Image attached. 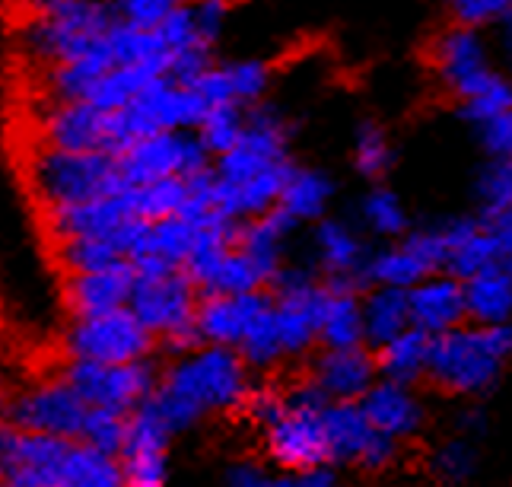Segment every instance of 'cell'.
I'll return each mask as SVG.
<instances>
[{
    "instance_id": "obj_33",
    "label": "cell",
    "mask_w": 512,
    "mask_h": 487,
    "mask_svg": "<svg viewBox=\"0 0 512 487\" xmlns=\"http://www.w3.org/2000/svg\"><path fill=\"white\" fill-rule=\"evenodd\" d=\"M315 246H319V258L322 265L334 274V277H350L363 265V246L360 239L353 236L350 226L338 223V220H325L315 233Z\"/></svg>"
},
{
    "instance_id": "obj_10",
    "label": "cell",
    "mask_w": 512,
    "mask_h": 487,
    "mask_svg": "<svg viewBox=\"0 0 512 487\" xmlns=\"http://www.w3.org/2000/svg\"><path fill=\"white\" fill-rule=\"evenodd\" d=\"M207 150L198 131H166L137 141L118 156L121 176L128 188H140L163 179H191L207 166Z\"/></svg>"
},
{
    "instance_id": "obj_47",
    "label": "cell",
    "mask_w": 512,
    "mask_h": 487,
    "mask_svg": "<svg viewBox=\"0 0 512 487\" xmlns=\"http://www.w3.org/2000/svg\"><path fill=\"white\" fill-rule=\"evenodd\" d=\"M481 134H484V147L490 150L493 160H512V109L500 118L487 121Z\"/></svg>"
},
{
    "instance_id": "obj_1",
    "label": "cell",
    "mask_w": 512,
    "mask_h": 487,
    "mask_svg": "<svg viewBox=\"0 0 512 487\" xmlns=\"http://www.w3.org/2000/svg\"><path fill=\"white\" fill-rule=\"evenodd\" d=\"M293 166L287 163V131L274 112H252L242 141L220 156L217 207L233 220L268 217L277 211Z\"/></svg>"
},
{
    "instance_id": "obj_12",
    "label": "cell",
    "mask_w": 512,
    "mask_h": 487,
    "mask_svg": "<svg viewBox=\"0 0 512 487\" xmlns=\"http://www.w3.org/2000/svg\"><path fill=\"white\" fill-rule=\"evenodd\" d=\"M39 147H55L70 153H112L115 147V118L86 102L67 106H45L39 118Z\"/></svg>"
},
{
    "instance_id": "obj_20",
    "label": "cell",
    "mask_w": 512,
    "mask_h": 487,
    "mask_svg": "<svg viewBox=\"0 0 512 487\" xmlns=\"http://www.w3.org/2000/svg\"><path fill=\"white\" fill-rule=\"evenodd\" d=\"M408 300L411 325L430 338L449 335L455 328H462V322L468 319L465 284L455 281V277H427V281L408 293Z\"/></svg>"
},
{
    "instance_id": "obj_54",
    "label": "cell",
    "mask_w": 512,
    "mask_h": 487,
    "mask_svg": "<svg viewBox=\"0 0 512 487\" xmlns=\"http://www.w3.org/2000/svg\"><path fill=\"white\" fill-rule=\"evenodd\" d=\"M0 487H7V484H0Z\"/></svg>"
},
{
    "instance_id": "obj_26",
    "label": "cell",
    "mask_w": 512,
    "mask_h": 487,
    "mask_svg": "<svg viewBox=\"0 0 512 487\" xmlns=\"http://www.w3.org/2000/svg\"><path fill=\"white\" fill-rule=\"evenodd\" d=\"M325 433H328V452L331 459L341 462H363L369 443L376 440V430L360 405H328L325 411Z\"/></svg>"
},
{
    "instance_id": "obj_17",
    "label": "cell",
    "mask_w": 512,
    "mask_h": 487,
    "mask_svg": "<svg viewBox=\"0 0 512 487\" xmlns=\"http://www.w3.org/2000/svg\"><path fill=\"white\" fill-rule=\"evenodd\" d=\"M433 61L439 77H443V83L458 99H465L474 86H481L493 74L484 39L478 36V29L468 26H455L443 32L433 48Z\"/></svg>"
},
{
    "instance_id": "obj_6",
    "label": "cell",
    "mask_w": 512,
    "mask_h": 487,
    "mask_svg": "<svg viewBox=\"0 0 512 487\" xmlns=\"http://www.w3.org/2000/svg\"><path fill=\"white\" fill-rule=\"evenodd\" d=\"M185 271L137 274L131 293V312L153 338H163L172 347H191L198 338V297Z\"/></svg>"
},
{
    "instance_id": "obj_2",
    "label": "cell",
    "mask_w": 512,
    "mask_h": 487,
    "mask_svg": "<svg viewBox=\"0 0 512 487\" xmlns=\"http://www.w3.org/2000/svg\"><path fill=\"white\" fill-rule=\"evenodd\" d=\"M245 398H249V373L242 354L207 344L175 363L150 402L175 433L198 424L207 411L239 408Z\"/></svg>"
},
{
    "instance_id": "obj_23",
    "label": "cell",
    "mask_w": 512,
    "mask_h": 487,
    "mask_svg": "<svg viewBox=\"0 0 512 487\" xmlns=\"http://www.w3.org/2000/svg\"><path fill=\"white\" fill-rule=\"evenodd\" d=\"M360 408L366 411L373 430L388 440H395V443L411 437V433L420 427V417H423L417 398L408 392V386H401V382H392V379H385V382H379V386L369 389L366 398L360 402Z\"/></svg>"
},
{
    "instance_id": "obj_25",
    "label": "cell",
    "mask_w": 512,
    "mask_h": 487,
    "mask_svg": "<svg viewBox=\"0 0 512 487\" xmlns=\"http://www.w3.org/2000/svg\"><path fill=\"white\" fill-rule=\"evenodd\" d=\"M319 341L328 351H344V347H360L366 341L363 325V303L353 297L347 287L325 290L322 319H319Z\"/></svg>"
},
{
    "instance_id": "obj_35",
    "label": "cell",
    "mask_w": 512,
    "mask_h": 487,
    "mask_svg": "<svg viewBox=\"0 0 512 487\" xmlns=\"http://www.w3.org/2000/svg\"><path fill=\"white\" fill-rule=\"evenodd\" d=\"M462 109L474 125L484 128L487 121L500 118L512 109V80L493 71L481 86H474V90L462 99Z\"/></svg>"
},
{
    "instance_id": "obj_13",
    "label": "cell",
    "mask_w": 512,
    "mask_h": 487,
    "mask_svg": "<svg viewBox=\"0 0 512 487\" xmlns=\"http://www.w3.org/2000/svg\"><path fill=\"white\" fill-rule=\"evenodd\" d=\"M172 427L163 421L153 402L140 405L128 414V437L121 449V465H125V487H166V446Z\"/></svg>"
},
{
    "instance_id": "obj_28",
    "label": "cell",
    "mask_w": 512,
    "mask_h": 487,
    "mask_svg": "<svg viewBox=\"0 0 512 487\" xmlns=\"http://www.w3.org/2000/svg\"><path fill=\"white\" fill-rule=\"evenodd\" d=\"M363 325H366V341H373L376 347L395 341L404 335L411 325V300L404 290L379 287L373 297H366L363 303Z\"/></svg>"
},
{
    "instance_id": "obj_5",
    "label": "cell",
    "mask_w": 512,
    "mask_h": 487,
    "mask_svg": "<svg viewBox=\"0 0 512 487\" xmlns=\"http://www.w3.org/2000/svg\"><path fill=\"white\" fill-rule=\"evenodd\" d=\"M512 357V325H471L433 338L430 373L449 392H481L493 386Z\"/></svg>"
},
{
    "instance_id": "obj_44",
    "label": "cell",
    "mask_w": 512,
    "mask_h": 487,
    "mask_svg": "<svg viewBox=\"0 0 512 487\" xmlns=\"http://www.w3.org/2000/svg\"><path fill=\"white\" fill-rule=\"evenodd\" d=\"M160 32V39L166 42V48L172 51V55H179V51L191 48V45H207L201 42L198 36V26H194V16H191V4H182L179 10H172L166 16V23L156 29Z\"/></svg>"
},
{
    "instance_id": "obj_15",
    "label": "cell",
    "mask_w": 512,
    "mask_h": 487,
    "mask_svg": "<svg viewBox=\"0 0 512 487\" xmlns=\"http://www.w3.org/2000/svg\"><path fill=\"white\" fill-rule=\"evenodd\" d=\"M443 268V230L439 233H417L398 246L379 252L366 265L369 281L379 287H392L411 293L417 284L430 277V271Z\"/></svg>"
},
{
    "instance_id": "obj_41",
    "label": "cell",
    "mask_w": 512,
    "mask_h": 487,
    "mask_svg": "<svg viewBox=\"0 0 512 487\" xmlns=\"http://www.w3.org/2000/svg\"><path fill=\"white\" fill-rule=\"evenodd\" d=\"M478 195L487 207V217L512 207V160H493L481 172Z\"/></svg>"
},
{
    "instance_id": "obj_49",
    "label": "cell",
    "mask_w": 512,
    "mask_h": 487,
    "mask_svg": "<svg viewBox=\"0 0 512 487\" xmlns=\"http://www.w3.org/2000/svg\"><path fill=\"white\" fill-rule=\"evenodd\" d=\"M226 487H277L268 475L261 472L258 465H236V468H229V475H226Z\"/></svg>"
},
{
    "instance_id": "obj_36",
    "label": "cell",
    "mask_w": 512,
    "mask_h": 487,
    "mask_svg": "<svg viewBox=\"0 0 512 487\" xmlns=\"http://www.w3.org/2000/svg\"><path fill=\"white\" fill-rule=\"evenodd\" d=\"M125 437H128V414L90 408V417H86V427L80 433V443L93 446L99 452H109V456H121Z\"/></svg>"
},
{
    "instance_id": "obj_37",
    "label": "cell",
    "mask_w": 512,
    "mask_h": 487,
    "mask_svg": "<svg viewBox=\"0 0 512 487\" xmlns=\"http://www.w3.org/2000/svg\"><path fill=\"white\" fill-rule=\"evenodd\" d=\"M239 354H242V360L255 363V367H268V363H274L277 357H284V344H280V335H277V325H274V316H271V303L258 316V322L252 325V332L245 335Z\"/></svg>"
},
{
    "instance_id": "obj_30",
    "label": "cell",
    "mask_w": 512,
    "mask_h": 487,
    "mask_svg": "<svg viewBox=\"0 0 512 487\" xmlns=\"http://www.w3.org/2000/svg\"><path fill=\"white\" fill-rule=\"evenodd\" d=\"M125 465L118 456L99 452L86 443H74L64 468L61 487H125Z\"/></svg>"
},
{
    "instance_id": "obj_9",
    "label": "cell",
    "mask_w": 512,
    "mask_h": 487,
    "mask_svg": "<svg viewBox=\"0 0 512 487\" xmlns=\"http://www.w3.org/2000/svg\"><path fill=\"white\" fill-rule=\"evenodd\" d=\"M86 417H90V405L61 376H48L20 392H13L7 424L32 433H45V437L80 443Z\"/></svg>"
},
{
    "instance_id": "obj_50",
    "label": "cell",
    "mask_w": 512,
    "mask_h": 487,
    "mask_svg": "<svg viewBox=\"0 0 512 487\" xmlns=\"http://www.w3.org/2000/svg\"><path fill=\"white\" fill-rule=\"evenodd\" d=\"M392 459H395V440H388V437H382V433H376V440L369 443L366 456H363V465L382 468V465H388Z\"/></svg>"
},
{
    "instance_id": "obj_43",
    "label": "cell",
    "mask_w": 512,
    "mask_h": 487,
    "mask_svg": "<svg viewBox=\"0 0 512 487\" xmlns=\"http://www.w3.org/2000/svg\"><path fill=\"white\" fill-rule=\"evenodd\" d=\"M449 10L458 26L481 29L490 23H503L512 10V0H449Z\"/></svg>"
},
{
    "instance_id": "obj_27",
    "label": "cell",
    "mask_w": 512,
    "mask_h": 487,
    "mask_svg": "<svg viewBox=\"0 0 512 487\" xmlns=\"http://www.w3.org/2000/svg\"><path fill=\"white\" fill-rule=\"evenodd\" d=\"M290 226H293V220L287 214L271 211L268 217H258V220H252L249 226H245V230H239L236 249L249 258L264 281L277 277L280 246H284V236L290 233Z\"/></svg>"
},
{
    "instance_id": "obj_34",
    "label": "cell",
    "mask_w": 512,
    "mask_h": 487,
    "mask_svg": "<svg viewBox=\"0 0 512 487\" xmlns=\"http://www.w3.org/2000/svg\"><path fill=\"white\" fill-rule=\"evenodd\" d=\"M245 125H249V118L242 115V106H214L198 125V137L204 150L220 160L242 141Z\"/></svg>"
},
{
    "instance_id": "obj_31",
    "label": "cell",
    "mask_w": 512,
    "mask_h": 487,
    "mask_svg": "<svg viewBox=\"0 0 512 487\" xmlns=\"http://www.w3.org/2000/svg\"><path fill=\"white\" fill-rule=\"evenodd\" d=\"M331 201V182L315 169H293L290 179L284 185L277 211L287 214L293 223L299 220H315L325 214V207Z\"/></svg>"
},
{
    "instance_id": "obj_51",
    "label": "cell",
    "mask_w": 512,
    "mask_h": 487,
    "mask_svg": "<svg viewBox=\"0 0 512 487\" xmlns=\"http://www.w3.org/2000/svg\"><path fill=\"white\" fill-rule=\"evenodd\" d=\"M277 487H341L334 481V475L322 472V468H315V472H299V475H290L287 481H280Z\"/></svg>"
},
{
    "instance_id": "obj_3",
    "label": "cell",
    "mask_w": 512,
    "mask_h": 487,
    "mask_svg": "<svg viewBox=\"0 0 512 487\" xmlns=\"http://www.w3.org/2000/svg\"><path fill=\"white\" fill-rule=\"evenodd\" d=\"M325 411H328V398L315 382L290 392L287 398L280 395L252 398V414L264 427L274 462H280L296 475L315 472V468H322L325 459H331Z\"/></svg>"
},
{
    "instance_id": "obj_46",
    "label": "cell",
    "mask_w": 512,
    "mask_h": 487,
    "mask_svg": "<svg viewBox=\"0 0 512 487\" xmlns=\"http://www.w3.org/2000/svg\"><path fill=\"white\" fill-rule=\"evenodd\" d=\"M471 468H474V449L468 440H452L449 446L439 449V456H436V472L443 481H465L471 475Z\"/></svg>"
},
{
    "instance_id": "obj_32",
    "label": "cell",
    "mask_w": 512,
    "mask_h": 487,
    "mask_svg": "<svg viewBox=\"0 0 512 487\" xmlns=\"http://www.w3.org/2000/svg\"><path fill=\"white\" fill-rule=\"evenodd\" d=\"M128 195L134 204V217L144 223H156V220L182 217L188 211L191 188L188 179H163L140 188H128Z\"/></svg>"
},
{
    "instance_id": "obj_40",
    "label": "cell",
    "mask_w": 512,
    "mask_h": 487,
    "mask_svg": "<svg viewBox=\"0 0 512 487\" xmlns=\"http://www.w3.org/2000/svg\"><path fill=\"white\" fill-rule=\"evenodd\" d=\"M223 74L229 83V93H233L236 106L245 102H255L264 90H268V67L261 61H236V64H223Z\"/></svg>"
},
{
    "instance_id": "obj_22",
    "label": "cell",
    "mask_w": 512,
    "mask_h": 487,
    "mask_svg": "<svg viewBox=\"0 0 512 487\" xmlns=\"http://www.w3.org/2000/svg\"><path fill=\"white\" fill-rule=\"evenodd\" d=\"M493 265H500L497 239H493L490 226L484 223H452L443 230V268L455 281H468V277L481 274Z\"/></svg>"
},
{
    "instance_id": "obj_19",
    "label": "cell",
    "mask_w": 512,
    "mask_h": 487,
    "mask_svg": "<svg viewBox=\"0 0 512 487\" xmlns=\"http://www.w3.org/2000/svg\"><path fill=\"white\" fill-rule=\"evenodd\" d=\"M268 300L261 293H239V297H207L198 306V338L210 347L239 351L245 335L252 332Z\"/></svg>"
},
{
    "instance_id": "obj_18",
    "label": "cell",
    "mask_w": 512,
    "mask_h": 487,
    "mask_svg": "<svg viewBox=\"0 0 512 487\" xmlns=\"http://www.w3.org/2000/svg\"><path fill=\"white\" fill-rule=\"evenodd\" d=\"M137 284V271L131 265H118L93 274H70L64 281V303L74 319L105 316L131 306V293Z\"/></svg>"
},
{
    "instance_id": "obj_14",
    "label": "cell",
    "mask_w": 512,
    "mask_h": 487,
    "mask_svg": "<svg viewBox=\"0 0 512 487\" xmlns=\"http://www.w3.org/2000/svg\"><path fill=\"white\" fill-rule=\"evenodd\" d=\"M325 290L309 281L303 271L280 274L277 300L271 303V316L277 325L284 354H299L319 338V319H322Z\"/></svg>"
},
{
    "instance_id": "obj_39",
    "label": "cell",
    "mask_w": 512,
    "mask_h": 487,
    "mask_svg": "<svg viewBox=\"0 0 512 487\" xmlns=\"http://www.w3.org/2000/svg\"><path fill=\"white\" fill-rule=\"evenodd\" d=\"M118 23L137 29H160L172 10H179L185 0H109Z\"/></svg>"
},
{
    "instance_id": "obj_42",
    "label": "cell",
    "mask_w": 512,
    "mask_h": 487,
    "mask_svg": "<svg viewBox=\"0 0 512 487\" xmlns=\"http://www.w3.org/2000/svg\"><path fill=\"white\" fill-rule=\"evenodd\" d=\"M353 160L363 176H382L392 163V147H388L385 134L376 125H363L357 131V144H353Z\"/></svg>"
},
{
    "instance_id": "obj_7",
    "label": "cell",
    "mask_w": 512,
    "mask_h": 487,
    "mask_svg": "<svg viewBox=\"0 0 512 487\" xmlns=\"http://www.w3.org/2000/svg\"><path fill=\"white\" fill-rule=\"evenodd\" d=\"M153 347L147 332L131 309L105 312V316L74 319L64 332L67 360L102 363V367H125V363H144Z\"/></svg>"
},
{
    "instance_id": "obj_21",
    "label": "cell",
    "mask_w": 512,
    "mask_h": 487,
    "mask_svg": "<svg viewBox=\"0 0 512 487\" xmlns=\"http://www.w3.org/2000/svg\"><path fill=\"white\" fill-rule=\"evenodd\" d=\"M376 360L363 347H344V351H325V357L315 367V386L334 398V405L363 402L366 392L376 386Z\"/></svg>"
},
{
    "instance_id": "obj_52",
    "label": "cell",
    "mask_w": 512,
    "mask_h": 487,
    "mask_svg": "<svg viewBox=\"0 0 512 487\" xmlns=\"http://www.w3.org/2000/svg\"><path fill=\"white\" fill-rule=\"evenodd\" d=\"M500 26H503V48H506L509 64H512V10H509V16H506Z\"/></svg>"
},
{
    "instance_id": "obj_53",
    "label": "cell",
    "mask_w": 512,
    "mask_h": 487,
    "mask_svg": "<svg viewBox=\"0 0 512 487\" xmlns=\"http://www.w3.org/2000/svg\"><path fill=\"white\" fill-rule=\"evenodd\" d=\"M10 402H13V392H10V389L4 386V379H0V421H7Z\"/></svg>"
},
{
    "instance_id": "obj_45",
    "label": "cell",
    "mask_w": 512,
    "mask_h": 487,
    "mask_svg": "<svg viewBox=\"0 0 512 487\" xmlns=\"http://www.w3.org/2000/svg\"><path fill=\"white\" fill-rule=\"evenodd\" d=\"M188 4H191V16H194V26H198L201 42L214 48L229 16V0H188Z\"/></svg>"
},
{
    "instance_id": "obj_8",
    "label": "cell",
    "mask_w": 512,
    "mask_h": 487,
    "mask_svg": "<svg viewBox=\"0 0 512 487\" xmlns=\"http://www.w3.org/2000/svg\"><path fill=\"white\" fill-rule=\"evenodd\" d=\"M90 408H105L118 414H134L147 405L156 392V373L144 363H125V367H102V363L67 360L58 373Z\"/></svg>"
},
{
    "instance_id": "obj_48",
    "label": "cell",
    "mask_w": 512,
    "mask_h": 487,
    "mask_svg": "<svg viewBox=\"0 0 512 487\" xmlns=\"http://www.w3.org/2000/svg\"><path fill=\"white\" fill-rule=\"evenodd\" d=\"M490 233L497 239V252H500V268L512 274V207L490 217Z\"/></svg>"
},
{
    "instance_id": "obj_16",
    "label": "cell",
    "mask_w": 512,
    "mask_h": 487,
    "mask_svg": "<svg viewBox=\"0 0 512 487\" xmlns=\"http://www.w3.org/2000/svg\"><path fill=\"white\" fill-rule=\"evenodd\" d=\"M45 230L51 242L64 239H102L115 236L121 226H128L134 217V204L128 191H121L115 198H99L86 204H70V207H55V211H42Z\"/></svg>"
},
{
    "instance_id": "obj_11",
    "label": "cell",
    "mask_w": 512,
    "mask_h": 487,
    "mask_svg": "<svg viewBox=\"0 0 512 487\" xmlns=\"http://www.w3.org/2000/svg\"><path fill=\"white\" fill-rule=\"evenodd\" d=\"M74 440L45 437L0 421V484L61 487Z\"/></svg>"
},
{
    "instance_id": "obj_4",
    "label": "cell",
    "mask_w": 512,
    "mask_h": 487,
    "mask_svg": "<svg viewBox=\"0 0 512 487\" xmlns=\"http://www.w3.org/2000/svg\"><path fill=\"white\" fill-rule=\"evenodd\" d=\"M26 182L42 211L115 198L128 191L118 156L112 153H70L55 147H35L26 163Z\"/></svg>"
},
{
    "instance_id": "obj_38",
    "label": "cell",
    "mask_w": 512,
    "mask_h": 487,
    "mask_svg": "<svg viewBox=\"0 0 512 487\" xmlns=\"http://www.w3.org/2000/svg\"><path fill=\"white\" fill-rule=\"evenodd\" d=\"M363 220H366L369 230L379 233V236H398L404 230V220L408 217H404V207L392 191L376 188V191H369L366 201H363Z\"/></svg>"
},
{
    "instance_id": "obj_24",
    "label": "cell",
    "mask_w": 512,
    "mask_h": 487,
    "mask_svg": "<svg viewBox=\"0 0 512 487\" xmlns=\"http://www.w3.org/2000/svg\"><path fill=\"white\" fill-rule=\"evenodd\" d=\"M465 309L478 325H509L512 319V274L493 265L465 281Z\"/></svg>"
},
{
    "instance_id": "obj_29",
    "label": "cell",
    "mask_w": 512,
    "mask_h": 487,
    "mask_svg": "<svg viewBox=\"0 0 512 487\" xmlns=\"http://www.w3.org/2000/svg\"><path fill=\"white\" fill-rule=\"evenodd\" d=\"M430 354H433V338L417 332V328H408L395 341L379 347V367L392 382L408 386L411 379L430 373Z\"/></svg>"
}]
</instances>
